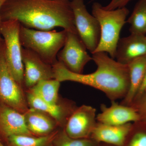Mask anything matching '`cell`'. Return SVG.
I'll list each match as a JSON object with an SVG mask.
<instances>
[{
  "label": "cell",
  "instance_id": "1",
  "mask_svg": "<svg viewBox=\"0 0 146 146\" xmlns=\"http://www.w3.org/2000/svg\"><path fill=\"white\" fill-rule=\"evenodd\" d=\"M0 16L1 21L16 20L29 29L51 31L60 27L78 34L70 0H7Z\"/></svg>",
  "mask_w": 146,
  "mask_h": 146
},
{
  "label": "cell",
  "instance_id": "2",
  "mask_svg": "<svg viewBox=\"0 0 146 146\" xmlns=\"http://www.w3.org/2000/svg\"><path fill=\"white\" fill-rule=\"evenodd\" d=\"M97 65L94 72L84 74L73 72L57 60L52 65L54 79L60 82L71 81L87 85L102 91L111 102L123 99L129 86L127 65L119 63L105 52L92 54Z\"/></svg>",
  "mask_w": 146,
  "mask_h": 146
},
{
  "label": "cell",
  "instance_id": "3",
  "mask_svg": "<svg viewBox=\"0 0 146 146\" xmlns=\"http://www.w3.org/2000/svg\"><path fill=\"white\" fill-rule=\"evenodd\" d=\"M129 13L128 9L125 7L108 10L99 3H94L92 14L99 23L101 36L98 46L94 53L106 52L115 59L121 30L127 23Z\"/></svg>",
  "mask_w": 146,
  "mask_h": 146
},
{
  "label": "cell",
  "instance_id": "4",
  "mask_svg": "<svg viewBox=\"0 0 146 146\" xmlns=\"http://www.w3.org/2000/svg\"><path fill=\"white\" fill-rule=\"evenodd\" d=\"M67 31H40L21 25L20 38L23 48L31 50L46 63L52 65L65 44Z\"/></svg>",
  "mask_w": 146,
  "mask_h": 146
},
{
  "label": "cell",
  "instance_id": "5",
  "mask_svg": "<svg viewBox=\"0 0 146 146\" xmlns=\"http://www.w3.org/2000/svg\"><path fill=\"white\" fill-rule=\"evenodd\" d=\"M21 25L16 20L2 21L0 33L4 39V56L7 67L13 77L23 88L24 68L20 38Z\"/></svg>",
  "mask_w": 146,
  "mask_h": 146
},
{
  "label": "cell",
  "instance_id": "6",
  "mask_svg": "<svg viewBox=\"0 0 146 146\" xmlns=\"http://www.w3.org/2000/svg\"><path fill=\"white\" fill-rule=\"evenodd\" d=\"M21 86L13 77L7 65L3 44L0 46V102L25 113L29 107Z\"/></svg>",
  "mask_w": 146,
  "mask_h": 146
},
{
  "label": "cell",
  "instance_id": "7",
  "mask_svg": "<svg viewBox=\"0 0 146 146\" xmlns=\"http://www.w3.org/2000/svg\"><path fill=\"white\" fill-rule=\"evenodd\" d=\"M71 6L78 34L86 49L93 53L100 39L99 23L96 17L88 12L83 0L72 1Z\"/></svg>",
  "mask_w": 146,
  "mask_h": 146
},
{
  "label": "cell",
  "instance_id": "8",
  "mask_svg": "<svg viewBox=\"0 0 146 146\" xmlns=\"http://www.w3.org/2000/svg\"><path fill=\"white\" fill-rule=\"evenodd\" d=\"M86 49L78 34L67 31L65 44L58 54L57 60L71 72L82 74L85 65L92 60Z\"/></svg>",
  "mask_w": 146,
  "mask_h": 146
},
{
  "label": "cell",
  "instance_id": "9",
  "mask_svg": "<svg viewBox=\"0 0 146 146\" xmlns=\"http://www.w3.org/2000/svg\"><path fill=\"white\" fill-rule=\"evenodd\" d=\"M96 110L91 106L77 107L68 119L64 129L68 136L77 139L91 138L96 125Z\"/></svg>",
  "mask_w": 146,
  "mask_h": 146
},
{
  "label": "cell",
  "instance_id": "10",
  "mask_svg": "<svg viewBox=\"0 0 146 146\" xmlns=\"http://www.w3.org/2000/svg\"><path fill=\"white\" fill-rule=\"evenodd\" d=\"M22 54L24 86L28 89L40 80L54 79L52 65L46 63L35 53L23 47Z\"/></svg>",
  "mask_w": 146,
  "mask_h": 146
},
{
  "label": "cell",
  "instance_id": "11",
  "mask_svg": "<svg viewBox=\"0 0 146 146\" xmlns=\"http://www.w3.org/2000/svg\"><path fill=\"white\" fill-rule=\"evenodd\" d=\"M26 98L29 107L46 112L54 118L62 128L65 127L70 116L77 107L74 102L67 100L59 101L55 104L48 103L29 91L27 92Z\"/></svg>",
  "mask_w": 146,
  "mask_h": 146
},
{
  "label": "cell",
  "instance_id": "12",
  "mask_svg": "<svg viewBox=\"0 0 146 146\" xmlns=\"http://www.w3.org/2000/svg\"><path fill=\"white\" fill-rule=\"evenodd\" d=\"M101 112L97 115L98 122L112 125H120L141 120L138 112L132 106L111 102L107 107L104 104L100 107Z\"/></svg>",
  "mask_w": 146,
  "mask_h": 146
},
{
  "label": "cell",
  "instance_id": "13",
  "mask_svg": "<svg viewBox=\"0 0 146 146\" xmlns=\"http://www.w3.org/2000/svg\"><path fill=\"white\" fill-rule=\"evenodd\" d=\"M0 134L8 138L13 135H33L28 129L24 113L0 103Z\"/></svg>",
  "mask_w": 146,
  "mask_h": 146
},
{
  "label": "cell",
  "instance_id": "14",
  "mask_svg": "<svg viewBox=\"0 0 146 146\" xmlns=\"http://www.w3.org/2000/svg\"><path fill=\"white\" fill-rule=\"evenodd\" d=\"M146 55L145 35L131 34L120 38L117 46L115 58L117 61L127 65L138 58Z\"/></svg>",
  "mask_w": 146,
  "mask_h": 146
},
{
  "label": "cell",
  "instance_id": "15",
  "mask_svg": "<svg viewBox=\"0 0 146 146\" xmlns=\"http://www.w3.org/2000/svg\"><path fill=\"white\" fill-rule=\"evenodd\" d=\"M132 123L112 125L97 122L91 138L97 143L123 146Z\"/></svg>",
  "mask_w": 146,
  "mask_h": 146
},
{
  "label": "cell",
  "instance_id": "16",
  "mask_svg": "<svg viewBox=\"0 0 146 146\" xmlns=\"http://www.w3.org/2000/svg\"><path fill=\"white\" fill-rule=\"evenodd\" d=\"M24 115L27 127L34 136L48 135L59 126L54 118L39 110L29 108Z\"/></svg>",
  "mask_w": 146,
  "mask_h": 146
},
{
  "label": "cell",
  "instance_id": "17",
  "mask_svg": "<svg viewBox=\"0 0 146 146\" xmlns=\"http://www.w3.org/2000/svg\"><path fill=\"white\" fill-rule=\"evenodd\" d=\"M127 65L129 71V89L121 104L130 106L136 97L145 75L146 55L134 59Z\"/></svg>",
  "mask_w": 146,
  "mask_h": 146
},
{
  "label": "cell",
  "instance_id": "18",
  "mask_svg": "<svg viewBox=\"0 0 146 146\" xmlns=\"http://www.w3.org/2000/svg\"><path fill=\"white\" fill-rule=\"evenodd\" d=\"M60 82L55 79L43 80L28 89L32 94L43 101L55 104L59 101Z\"/></svg>",
  "mask_w": 146,
  "mask_h": 146
},
{
  "label": "cell",
  "instance_id": "19",
  "mask_svg": "<svg viewBox=\"0 0 146 146\" xmlns=\"http://www.w3.org/2000/svg\"><path fill=\"white\" fill-rule=\"evenodd\" d=\"M55 130L44 136L13 135L7 138L9 146H52L58 132Z\"/></svg>",
  "mask_w": 146,
  "mask_h": 146
},
{
  "label": "cell",
  "instance_id": "20",
  "mask_svg": "<svg viewBox=\"0 0 146 146\" xmlns=\"http://www.w3.org/2000/svg\"><path fill=\"white\" fill-rule=\"evenodd\" d=\"M131 34H146V0H139L127 22Z\"/></svg>",
  "mask_w": 146,
  "mask_h": 146
},
{
  "label": "cell",
  "instance_id": "21",
  "mask_svg": "<svg viewBox=\"0 0 146 146\" xmlns=\"http://www.w3.org/2000/svg\"><path fill=\"white\" fill-rule=\"evenodd\" d=\"M123 146H146V122L132 123Z\"/></svg>",
  "mask_w": 146,
  "mask_h": 146
},
{
  "label": "cell",
  "instance_id": "22",
  "mask_svg": "<svg viewBox=\"0 0 146 146\" xmlns=\"http://www.w3.org/2000/svg\"><path fill=\"white\" fill-rule=\"evenodd\" d=\"M98 143L91 138L77 139L68 136L64 129L58 131L53 143V146H96Z\"/></svg>",
  "mask_w": 146,
  "mask_h": 146
},
{
  "label": "cell",
  "instance_id": "23",
  "mask_svg": "<svg viewBox=\"0 0 146 146\" xmlns=\"http://www.w3.org/2000/svg\"><path fill=\"white\" fill-rule=\"evenodd\" d=\"M136 110L140 116V121L146 122V96H143L130 105Z\"/></svg>",
  "mask_w": 146,
  "mask_h": 146
},
{
  "label": "cell",
  "instance_id": "24",
  "mask_svg": "<svg viewBox=\"0 0 146 146\" xmlns=\"http://www.w3.org/2000/svg\"><path fill=\"white\" fill-rule=\"evenodd\" d=\"M131 0H111L108 5L103 7L108 10H114L118 8L125 7V5Z\"/></svg>",
  "mask_w": 146,
  "mask_h": 146
},
{
  "label": "cell",
  "instance_id": "25",
  "mask_svg": "<svg viewBox=\"0 0 146 146\" xmlns=\"http://www.w3.org/2000/svg\"><path fill=\"white\" fill-rule=\"evenodd\" d=\"M146 88V73L145 75V77H144L143 80V82H142V84H141V87L138 91L137 95H136V97L133 100V102L136 100L140 98V97L143 95V94L144 91L145 90Z\"/></svg>",
  "mask_w": 146,
  "mask_h": 146
},
{
  "label": "cell",
  "instance_id": "26",
  "mask_svg": "<svg viewBox=\"0 0 146 146\" xmlns=\"http://www.w3.org/2000/svg\"><path fill=\"white\" fill-rule=\"evenodd\" d=\"M7 0H0V11H1V9L2 7L4 5L6 2ZM1 16H0V25H1Z\"/></svg>",
  "mask_w": 146,
  "mask_h": 146
},
{
  "label": "cell",
  "instance_id": "27",
  "mask_svg": "<svg viewBox=\"0 0 146 146\" xmlns=\"http://www.w3.org/2000/svg\"><path fill=\"white\" fill-rule=\"evenodd\" d=\"M96 146H116L104 143H98Z\"/></svg>",
  "mask_w": 146,
  "mask_h": 146
},
{
  "label": "cell",
  "instance_id": "28",
  "mask_svg": "<svg viewBox=\"0 0 146 146\" xmlns=\"http://www.w3.org/2000/svg\"><path fill=\"white\" fill-rule=\"evenodd\" d=\"M146 96V88L145 90V91H144L143 94V95H142V96Z\"/></svg>",
  "mask_w": 146,
  "mask_h": 146
},
{
  "label": "cell",
  "instance_id": "29",
  "mask_svg": "<svg viewBox=\"0 0 146 146\" xmlns=\"http://www.w3.org/2000/svg\"><path fill=\"white\" fill-rule=\"evenodd\" d=\"M0 146H5L3 145V144L2 143V142H1V141H0Z\"/></svg>",
  "mask_w": 146,
  "mask_h": 146
},
{
  "label": "cell",
  "instance_id": "30",
  "mask_svg": "<svg viewBox=\"0 0 146 146\" xmlns=\"http://www.w3.org/2000/svg\"><path fill=\"white\" fill-rule=\"evenodd\" d=\"M70 1H74V0H70Z\"/></svg>",
  "mask_w": 146,
  "mask_h": 146
},
{
  "label": "cell",
  "instance_id": "31",
  "mask_svg": "<svg viewBox=\"0 0 146 146\" xmlns=\"http://www.w3.org/2000/svg\"><path fill=\"white\" fill-rule=\"evenodd\" d=\"M145 37H146V35H145Z\"/></svg>",
  "mask_w": 146,
  "mask_h": 146
}]
</instances>
